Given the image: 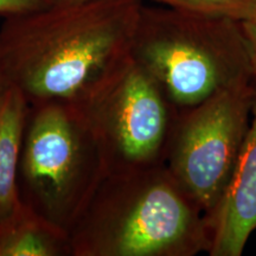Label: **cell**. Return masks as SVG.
I'll return each mask as SVG.
<instances>
[{
  "label": "cell",
  "mask_w": 256,
  "mask_h": 256,
  "mask_svg": "<svg viewBox=\"0 0 256 256\" xmlns=\"http://www.w3.org/2000/svg\"><path fill=\"white\" fill-rule=\"evenodd\" d=\"M240 25H241L243 37L247 44L252 72H254V75H256V17L244 22H240Z\"/></svg>",
  "instance_id": "cell-12"
},
{
  "label": "cell",
  "mask_w": 256,
  "mask_h": 256,
  "mask_svg": "<svg viewBox=\"0 0 256 256\" xmlns=\"http://www.w3.org/2000/svg\"><path fill=\"white\" fill-rule=\"evenodd\" d=\"M28 102L11 87L0 102V220L18 203V174Z\"/></svg>",
  "instance_id": "cell-9"
},
{
  "label": "cell",
  "mask_w": 256,
  "mask_h": 256,
  "mask_svg": "<svg viewBox=\"0 0 256 256\" xmlns=\"http://www.w3.org/2000/svg\"><path fill=\"white\" fill-rule=\"evenodd\" d=\"M87 2V0H50L51 4H66V2Z\"/></svg>",
  "instance_id": "cell-14"
},
{
  "label": "cell",
  "mask_w": 256,
  "mask_h": 256,
  "mask_svg": "<svg viewBox=\"0 0 256 256\" xmlns=\"http://www.w3.org/2000/svg\"><path fill=\"white\" fill-rule=\"evenodd\" d=\"M50 4V0H0V16L8 18L30 14Z\"/></svg>",
  "instance_id": "cell-11"
},
{
  "label": "cell",
  "mask_w": 256,
  "mask_h": 256,
  "mask_svg": "<svg viewBox=\"0 0 256 256\" xmlns=\"http://www.w3.org/2000/svg\"><path fill=\"white\" fill-rule=\"evenodd\" d=\"M252 80L179 112L166 168L206 217L228 186L249 128Z\"/></svg>",
  "instance_id": "cell-6"
},
{
  "label": "cell",
  "mask_w": 256,
  "mask_h": 256,
  "mask_svg": "<svg viewBox=\"0 0 256 256\" xmlns=\"http://www.w3.org/2000/svg\"><path fill=\"white\" fill-rule=\"evenodd\" d=\"M106 176L101 151L78 106L28 104L18 174L22 203L70 234Z\"/></svg>",
  "instance_id": "cell-4"
},
{
  "label": "cell",
  "mask_w": 256,
  "mask_h": 256,
  "mask_svg": "<svg viewBox=\"0 0 256 256\" xmlns=\"http://www.w3.org/2000/svg\"><path fill=\"white\" fill-rule=\"evenodd\" d=\"M69 255V234L22 202L0 220V256Z\"/></svg>",
  "instance_id": "cell-8"
},
{
  "label": "cell",
  "mask_w": 256,
  "mask_h": 256,
  "mask_svg": "<svg viewBox=\"0 0 256 256\" xmlns=\"http://www.w3.org/2000/svg\"><path fill=\"white\" fill-rule=\"evenodd\" d=\"M78 107L94 133L107 174L165 165L178 110L132 57Z\"/></svg>",
  "instance_id": "cell-5"
},
{
  "label": "cell",
  "mask_w": 256,
  "mask_h": 256,
  "mask_svg": "<svg viewBox=\"0 0 256 256\" xmlns=\"http://www.w3.org/2000/svg\"><path fill=\"white\" fill-rule=\"evenodd\" d=\"M72 256L209 252L206 217L166 165L107 174L69 234Z\"/></svg>",
  "instance_id": "cell-2"
},
{
  "label": "cell",
  "mask_w": 256,
  "mask_h": 256,
  "mask_svg": "<svg viewBox=\"0 0 256 256\" xmlns=\"http://www.w3.org/2000/svg\"><path fill=\"white\" fill-rule=\"evenodd\" d=\"M142 0H87L5 18L0 63L28 104L80 106L130 56Z\"/></svg>",
  "instance_id": "cell-1"
},
{
  "label": "cell",
  "mask_w": 256,
  "mask_h": 256,
  "mask_svg": "<svg viewBox=\"0 0 256 256\" xmlns=\"http://www.w3.org/2000/svg\"><path fill=\"white\" fill-rule=\"evenodd\" d=\"M130 56L178 113L254 78L238 22L168 6L142 5Z\"/></svg>",
  "instance_id": "cell-3"
},
{
  "label": "cell",
  "mask_w": 256,
  "mask_h": 256,
  "mask_svg": "<svg viewBox=\"0 0 256 256\" xmlns=\"http://www.w3.org/2000/svg\"><path fill=\"white\" fill-rule=\"evenodd\" d=\"M252 107L232 178L210 216V256H241L256 229V75L252 78Z\"/></svg>",
  "instance_id": "cell-7"
},
{
  "label": "cell",
  "mask_w": 256,
  "mask_h": 256,
  "mask_svg": "<svg viewBox=\"0 0 256 256\" xmlns=\"http://www.w3.org/2000/svg\"><path fill=\"white\" fill-rule=\"evenodd\" d=\"M10 88H11V86H10L8 80L6 78L4 69H2V63H0V102H2V98H4L5 94L8 92Z\"/></svg>",
  "instance_id": "cell-13"
},
{
  "label": "cell",
  "mask_w": 256,
  "mask_h": 256,
  "mask_svg": "<svg viewBox=\"0 0 256 256\" xmlns=\"http://www.w3.org/2000/svg\"><path fill=\"white\" fill-rule=\"evenodd\" d=\"M168 8L244 22L256 17V0H156Z\"/></svg>",
  "instance_id": "cell-10"
}]
</instances>
